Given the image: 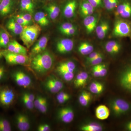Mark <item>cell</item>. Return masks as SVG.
Returning <instances> with one entry per match:
<instances>
[{
	"label": "cell",
	"instance_id": "obj_1",
	"mask_svg": "<svg viewBox=\"0 0 131 131\" xmlns=\"http://www.w3.org/2000/svg\"><path fill=\"white\" fill-rule=\"evenodd\" d=\"M54 63V58L47 51H43L34 56L31 61L32 69L40 74L47 73L51 69Z\"/></svg>",
	"mask_w": 131,
	"mask_h": 131
},
{
	"label": "cell",
	"instance_id": "obj_2",
	"mask_svg": "<svg viewBox=\"0 0 131 131\" xmlns=\"http://www.w3.org/2000/svg\"><path fill=\"white\" fill-rule=\"evenodd\" d=\"M41 31V27L38 24H34L24 26V30L20 37L27 48H30L34 44Z\"/></svg>",
	"mask_w": 131,
	"mask_h": 131
},
{
	"label": "cell",
	"instance_id": "obj_3",
	"mask_svg": "<svg viewBox=\"0 0 131 131\" xmlns=\"http://www.w3.org/2000/svg\"><path fill=\"white\" fill-rule=\"evenodd\" d=\"M16 94L13 89L8 86L0 87V106L8 108L14 103Z\"/></svg>",
	"mask_w": 131,
	"mask_h": 131
},
{
	"label": "cell",
	"instance_id": "obj_4",
	"mask_svg": "<svg viewBox=\"0 0 131 131\" xmlns=\"http://www.w3.org/2000/svg\"><path fill=\"white\" fill-rule=\"evenodd\" d=\"M109 105L113 114L116 117L126 114L131 109L130 103L121 98H115L111 100Z\"/></svg>",
	"mask_w": 131,
	"mask_h": 131
},
{
	"label": "cell",
	"instance_id": "obj_5",
	"mask_svg": "<svg viewBox=\"0 0 131 131\" xmlns=\"http://www.w3.org/2000/svg\"><path fill=\"white\" fill-rule=\"evenodd\" d=\"M113 34L117 37H126L131 36V24L124 20H118L115 21Z\"/></svg>",
	"mask_w": 131,
	"mask_h": 131
},
{
	"label": "cell",
	"instance_id": "obj_6",
	"mask_svg": "<svg viewBox=\"0 0 131 131\" xmlns=\"http://www.w3.org/2000/svg\"><path fill=\"white\" fill-rule=\"evenodd\" d=\"M1 52L6 62L10 65L24 64L28 62L27 56L13 53L7 50L1 51Z\"/></svg>",
	"mask_w": 131,
	"mask_h": 131
},
{
	"label": "cell",
	"instance_id": "obj_7",
	"mask_svg": "<svg viewBox=\"0 0 131 131\" xmlns=\"http://www.w3.org/2000/svg\"><path fill=\"white\" fill-rule=\"evenodd\" d=\"M13 80L19 86L24 88H29L32 84L30 77L24 71L17 70L11 74Z\"/></svg>",
	"mask_w": 131,
	"mask_h": 131
},
{
	"label": "cell",
	"instance_id": "obj_8",
	"mask_svg": "<svg viewBox=\"0 0 131 131\" xmlns=\"http://www.w3.org/2000/svg\"><path fill=\"white\" fill-rule=\"evenodd\" d=\"M119 82L122 88L131 93V64L126 67L121 73Z\"/></svg>",
	"mask_w": 131,
	"mask_h": 131
},
{
	"label": "cell",
	"instance_id": "obj_9",
	"mask_svg": "<svg viewBox=\"0 0 131 131\" xmlns=\"http://www.w3.org/2000/svg\"><path fill=\"white\" fill-rule=\"evenodd\" d=\"M74 46V42L73 40L70 39H63L57 43L56 50L60 54H66L72 50Z\"/></svg>",
	"mask_w": 131,
	"mask_h": 131
},
{
	"label": "cell",
	"instance_id": "obj_10",
	"mask_svg": "<svg viewBox=\"0 0 131 131\" xmlns=\"http://www.w3.org/2000/svg\"><path fill=\"white\" fill-rule=\"evenodd\" d=\"M58 115L59 119L66 124H69L72 122L74 117V111L70 107L61 108L59 110Z\"/></svg>",
	"mask_w": 131,
	"mask_h": 131
},
{
	"label": "cell",
	"instance_id": "obj_11",
	"mask_svg": "<svg viewBox=\"0 0 131 131\" xmlns=\"http://www.w3.org/2000/svg\"><path fill=\"white\" fill-rule=\"evenodd\" d=\"M117 16H120L124 18H128L131 16V5L129 2H124L117 7L115 12Z\"/></svg>",
	"mask_w": 131,
	"mask_h": 131
},
{
	"label": "cell",
	"instance_id": "obj_12",
	"mask_svg": "<svg viewBox=\"0 0 131 131\" xmlns=\"http://www.w3.org/2000/svg\"><path fill=\"white\" fill-rule=\"evenodd\" d=\"M17 127L21 131H28L30 127V124L28 117L24 114H19L16 117Z\"/></svg>",
	"mask_w": 131,
	"mask_h": 131
},
{
	"label": "cell",
	"instance_id": "obj_13",
	"mask_svg": "<svg viewBox=\"0 0 131 131\" xmlns=\"http://www.w3.org/2000/svg\"><path fill=\"white\" fill-rule=\"evenodd\" d=\"M48 41V38L46 36H43L39 39L31 49V55L34 56L43 51L47 46Z\"/></svg>",
	"mask_w": 131,
	"mask_h": 131
},
{
	"label": "cell",
	"instance_id": "obj_14",
	"mask_svg": "<svg viewBox=\"0 0 131 131\" xmlns=\"http://www.w3.org/2000/svg\"><path fill=\"white\" fill-rule=\"evenodd\" d=\"M7 49L10 52L27 56V49L16 40L9 42Z\"/></svg>",
	"mask_w": 131,
	"mask_h": 131
},
{
	"label": "cell",
	"instance_id": "obj_15",
	"mask_svg": "<svg viewBox=\"0 0 131 131\" xmlns=\"http://www.w3.org/2000/svg\"><path fill=\"white\" fill-rule=\"evenodd\" d=\"M98 19L96 16L91 15L84 17L83 24L88 34L93 32L96 28Z\"/></svg>",
	"mask_w": 131,
	"mask_h": 131
},
{
	"label": "cell",
	"instance_id": "obj_16",
	"mask_svg": "<svg viewBox=\"0 0 131 131\" xmlns=\"http://www.w3.org/2000/svg\"><path fill=\"white\" fill-rule=\"evenodd\" d=\"M6 27L15 35H20L24 30V26L18 24L14 18H11L6 22Z\"/></svg>",
	"mask_w": 131,
	"mask_h": 131
},
{
	"label": "cell",
	"instance_id": "obj_17",
	"mask_svg": "<svg viewBox=\"0 0 131 131\" xmlns=\"http://www.w3.org/2000/svg\"><path fill=\"white\" fill-rule=\"evenodd\" d=\"M77 7V3L75 0H71L65 5L63 10L64 15L68 18H72L74 15Z\"/></svg>",
	"mask_w": 131,
	"mask_h": 131
},
{
	"label": "cell",
	"instance_id": "obj_18",
	"mask_svg": "<svg viewBox=\"0 0 131 131\" xmlns=\"http://www.w3.org/2000/svg\"><path fill=\"white\" fill-rule=\"evenodd\" d=\"M106 51L111 55L118 54L121 49V45L119 42L115 40H111L107 42L105 45Z\"/></svg>",
	"mask_w": 131,
	"mask_h": 131
},
{
	"label": "cell",
	"instance_id": "obj_19",
	"mask_svg": "<svg viewBox=\"0 0 131 131\" xmlns=\"http://www.w3.org/2000/svg\"><path fill=\"white\" fill-rule=\"evenodd\" d=\"M13 0H2L0 2V15L5 16L12 12L13 6Z\"/></svg>",
	"mask_w": 131,
	"mask_h": 131
},
{
	"label": "cell",
	"instance_id": "obj_20",
	"mask_svg": "<svg viewBox=\"0 0 131 131\" xmlns=\"http://www.w3.org/2000/svg\"><path fill=\"white\" fill-rule=\"evenodd\" d=\"M95 116L98 119L103 120L107 119L110 114V110L107 106L101 105L97 107L95 110Z\"/></svg>",
	"mask_w": 131,
	"mask_h": 131
},
{
	"label": "cell",
	"instance_id": "obj_21",
	"mask_svg": "<svg viewBox=\"0 0 131 131\" xmlns=\"http://www.w3.org/2000/svg\"><path fill=\"white\" fill-rule=\"evenodd\" d=\"M89 78L88 73L85 71H81L76 76L74 81L75 87L77 88L84 86L86 83Z\"/></svg>",
	"mask_w": 131,
	"mask_h": 131
},
{
	"label": "cell",
	"instance_id": "obj_22",
	"mask_svg": "<svg viewBox=\"0 0 131 131\" xmlns=\"http://www.w3.org/2000/svg\"><path fill=\"white\" fill-rule=\"evenodd\" d=\"M76 65L71 61H66L61 63L57 66V71L58 73L61 72H74Z\"/></svg>",
	"mask_w": 131,
	"mask_h": 131
},
{
	"label": "cell",
	"instance_id": "obj_23",
	"mask_svg": "<svg viewBox=\"0 0 131 131\" xmlns=\"http://www.w3.org/2000/svg\"><path fill=\"white\" fill-rule=\"evenodd\" d=\"M94 46L87 42H82L78 47L79 52L83 56L89 55L93 51Z\"/></svg>",
	"mask_w": 131,
	"mask_h": 131
},
{
	"label": "cell",
	"instance_id": "obj_24",
	"mask_svg": "<svg viewBox=\"0 0 131 131\" xmlns=\"http://www.w3.org/2000/svg\"><path fill=\"white\" fill-rule=\"evenodd\" d=\"M34 18L36 22L39 25L45 26L49 25V19L47 18V15L44 12H37L35 15Z\"/></svg>",
	"mask_w": 131,
	"mask_h": 131
},
{
	"label": "cell",
	"instance_id": "obj_25",
	"mask_svg": "<svg viewBox=\"0 0 131 131\" xmlns=\"http://www.w3.org/2000/svg\"><path fill=\"white\" fill-rule=\"evenodd\" d=\"M92 99V96L90 93L83 91L80 94L78 97V101L81 105L83 107L87 106L90 103Z\"/></svg>",
	"mask_w": 131,
	"mask_h": 131
},
{
	"label": "cell",
	"instance_id": "obj_26",
	"mask_svg": "<svg viewBox=\"0 0 131 131\" xmlns=\"http://www.w3.org/2000/svg\"><path fill=\"white\" fill-rule=\"evenodd\" d=\"M50 18L52 20H54L57 18L60 13V8L58 6L55 4H51L47 6L46 8Z\"/></svg>",
	"mask_w": 131,
	"mask_h": 131
},
{
	"label": "cell",
	"instance_id": "obj_27",
	"mask_svg": "<svg viewBox=\"0 0 131 131\" xmlns=\"http://www.w3.org/2000/svg\"><path fill=\"white\" fill-rule=\"evenodd\" d=\"M9 42V35L3 28L0 29V49L7 48Z\"/></svg>",
	"mask_w": 131,
	"mask_h": 131
},
{
	"label": "cell",
	"instance_id": "obj_28",
	"mask_svg": "<svg viewBox=\"0 0 131 131\" xmlns=\"http://www.w3.org/2000/svg\"><path fill=\"white\" fill-rule=\"evenodd\" d=\"M104 89L103 84L101 83L94 81L90 85L89 90L92 93L98 94L101 93Z\"/></svg>",
	"mask_w": 131,
	"mask_h": 131
},
{
	"label": "cell",
	"instance_id": "obj_29",
	"mask_svg": "<svg viewBox=\"0 0 131 131\" xmlns=\"http://www.w3.org/2000/svg\"><path fill=\"white\" fill-rule=\"evenodd\" d=\"M80 129L83 131H101L103 130V127L98 123L92 122L82 126Z\"/></svg>",
	"mask_w": 131,
	"mask_h": 131
},
{
	"label": "cell",
	"instance_id": "obj_30",
	"mask_svg": "<svg viewBox=\"0 0 131 131\" xmlns=\"http://www.w3.org/2000/svg\"><path fill=\"white\" fill-rule=\"evenodd\" d=\"M20 8L21 10L31 14L34 12V5L31 0H21Z\"/></svg>",
	"mask_w": 131,
	"mask_h": 131
},
{
	"label": "cell",
	"instance_id": "obj_31",
	"mask_svg": "<svg viewBox=\"0 0 131 131\" xmlns=\"http://www.w3.org/2000/svg\"><path fill=\"white\" fill-rule=\"evenodd\" d=\"M12 129L9 121L6 118L0 117V131H11Z\"/></svg>",
	"mask_w": 131,
	"mask_h": 131
},
{
	"label": "cell",
	"instance_id": "obj_32",
	"mask_svg": "<svg viewBox=\"0 0 131 131\" xmlns=\"http://www.w3.org/2000/svg\"><path fill=\"white\" fill-rule=\"evenodd\" d=\"M45 86L46 89L52 93H57L60 91L53 84L50 78H49L45 82Z\"/></svg>",
	"mask_w": 131,
	"mask_h": 131
},
{
	"label": "cell",
	"instance_id": "obj_33",
	"mask_svg": "<svg viewBox=\"0 0 131 131\" xmlns=\"http://www.w3.org/2000/svg\"><path fill=\"white\" fill-rule=\"evenodd\" d=\"M70 98V94L63 91H61L56 96L57 101L60 104L65 103L69 100Z\"/></svg>",
	"mask_w": 131,
	"mask_h": 131
},
{
	"label": "cell",
	"instance_id": "obj_34",
	"mask_svg": "<svg viewBox=\"0 0 131 131\" xmlns=\"http://www.w3.org/2000/svg\"><path fill=\"white\" fill-rule=\"evenodd\" d=\"M74 72H61L58 73L59 75L67 82L72 81L74 77Z\"/></svg>",
	"mask_w": 131,
	"mask_h": 131
},
{
	"label": "cell",
	"instance_id": "obj_35",
	"mask_svg": "<svg viewBox=\"0 0 131 131\" xmlns=\"http://www.w3.org/2000/svg\"><path fill=\"white\" fill-rule=\"evenodd\" d=\"M22 100L23 101L24 105L26 107L28 110H32L34 107V102L32 101L27 98L23 94L22 97Z\"/></svg>",
	"mask_w": 131,
	"mask_h": 131
},
{
	"label": "cell",
	"instance_id": "obj_36",
	"mask_svg": "<svg viewBox=\"0 0 131 131\" xmlns=\"http://www.w3.org/2000/svg\"><path fill=\"white\" fill-rule=\"evenodd\" d=\"M108 26H109V24L107 21H101L100 24L98 26H96V28H95L97 36L100 34L105 28Z\"/></svg>",
	"mask_w": 131,
	"mask_h": 131
},
{
	"label": "cell",
	"instance_id": "obj_37",
	"mask_svg": "<svg viewBox=\"0 0 131 131\" xmlns=\"http://www.w3.org/2000/svg\"><path fill=\"white\" fill-rule=\"evenodd\" d=\"M48 108V103L46 98L44 97L42 103L40 104L38 110L42 113L45 114L47 112Z\"/></svg>",
	"mask_w": 131,
	"mask_h": 131
},
{
	"label": "cell",
	"instance_id": "obj_38",
	"mask_svg": "<svg viewBox=\"0 0 131 131\" xmlns=\"http://www.w3.org/2000/svg\"><path fill=\"white\" fill-rule=\"evenodd\" d=\"M88 10H94V8L88 2V1L83 2L80 6V12Z\"/></svg>",
	"mask_w": 131,
	"mask_h": 131
},
{
	"label": "cell",
	"instance_id": "obj_39",
	"mask_svg": "<svg viewBox=\"0 0 131 131\" xmlns=\"http://www.w3.org/2000/svg\"><path fill=\"white\" fill-rule=\"evenodd\" d=\"M50 78L53 84L59 90H61L63 88L64 86L63 83L60 80L53 77H50Z\"/></svg>",
	"mask_w": 131,
	"mask_h": 131
},
{
	"label": "cell",
	"instance_id": "obj_40",
	"mask_svg": "<svg viewBox=\"0 0 131 131\" xmlns=\"http://www.w3.org/2000/svg\"><path fill=\"white\" fill-rule=\"evenodd\" d=\"M103 60V56L102 54L86 62L88 64L91 66H95L100 64Z\"/></svg>",
	"mask_w": 131,
	"mask_h": 131
},
{
	"label": "cell",
	"instance_id": "obj_41",
	"mask_svg": "<svg viewBox=\"0 0 131 131\" xmlns=\"http://www.w3.org/2000/svg\"><path fill=\"white\" fill-rule=\"evenodd\" d=\"M75 27L74 25L73 24L70 23H68V22H66V23H63L61 25L59 26V30L60 31L61 33L63 32L64 31L67 30L73 27Z\"/></svg>",
	"mask_w": 131,
	"mask_h": 131
},
{
	"label": "cell",
	"instance_id": "obj_42",
	"mask_svg": "<svg viewBox=\"0 0 131 131\" xmlns=\"http://www.w3.org/2000/svg\"><path fill=\"white\" fill-rule=\"evenodd\" d=\"M14 18L18 24H20L23 26L29 25V24L22 17L19 15L14 16Z\"/></svg>",
	"mask_w": 131,
	"mask_h": 131
},
{
	"label": "cell",
	"instance_id": "obj_43",
	"mask_svg": "<svg viewBox=\"0 0 131 131\" xmlns=\"http://www.w3.org/2000/svg\"><path fill=\"white\" fill-rule=\"evenodd\" d=\"M92 72L93 75L94 77L98 78L101 77V73L99 68V64L94 66L92 69Z\"/></svg>",
	"mask_w": 131,
	"mask_h": 131
},
{
	"label": "cell",
	"instance_id": "obj_44",
	"mask_svg": "<svg viewBox=\"0 0 131 131\" xmlns=\"http://www.w3.org/2000/svg\"><path fill=\"white\" fill-rule=\"evenodd\" d=\"M19 15L22 17L29 24V25L31 23L32 17L31 14L29 13H28L21 14H19Z\"/></svg>",
	"mask_w": 131,
	"mask_h": 131
},
{
	"label": "cell",
	"instance_id": "obj_45",
	"mask_svg": "<svg viewBox=\"0 0 131 131\" xmlns=\"http://www.w3.org/2000/svg\"><path fill=\"white\" fill-rule=\"evenodd\" d=\"M102 54L99 52H93L90 54H89L88 56L86 58V62H89V61H91L92 59L95 58L100 56Z\"/></svg>",
	"mask_w": 131,
	"mask_h": 131
},
{
	"label": "cell",
	"instance_id": "obj_46",
	"mask_svg": "<svg viewBox=\"0 0 131 131\" xmlns=\"http://www.w3.org/2000/svg\"><path fill=\"white\" fill-rule=\"evenodd\" d=\"M99 68L101 73V77L105 76L107 73V70L105 64H99Z\"/></svg>",
	"mask_w": 131,
	"mask_h": 131
},
{
	"label": "cell",
	"instance_id": "obj_47",
	"mask_svg": "<svg viewBox=\"0 0 131 131\" xmlns=\"http://www.w3.org/2000/svg\"><path fill=\"white\" fill-rule=\"evenodd\" d=\"M7 71L5 66L0 65V82L4 80L6 75Z\"/></svg>",
	"mask_w": 131,
	"mask_h": 131
},
{
	"label": "cell",
	"instance_id": "obj_48",
	"mask_svg": "<svg viewBox=\"0 0 131 131\" xmlns=\"http://www.w3.org/2000/svg\"><path fill=\"white\" fill-rule=\"evenodd\" d=\"M43 97H42V96H37L35 98V101L34 102V107L35 108L38 109V108L39 107L40 104L42 103V101H43Z\"/></svg>",
	"mask_w": 131,
	"mask_h": 131
},
{
	"label": "cell",
	"instance_id": "obj_49",
	"mask_svg": "<svg viewBox=\"0 0 131 131\" xmlns=\"http://www.w3.org/2000/svg\"><path fill=\"white\" fill-rule=\"evenodd\" d=\"M37 130L38 131H49L51 130V128L48 124H41L38 126Z\"/></svg>",
	"mask_w": 131,
	"mask_h": 131
},
{
	"label": "cell",
	"instance_id": "obj_50",
	"mask_svg": "<svg viewBox=\"0 0 131 131\" xmlns=\"http://www.w3.org/2000/svg\"><path fill=\"white\" fill-rule=\"evenodd\" d=\"M77 31V28L76 27H73L69 30H67L64 31L62 33L63 34L66 35H74Z\"/></svg>",
	"mask_w": 131,
	"mask_h": 131
},
{
	"label": "cell",
	"instance_id": "obj_51",
	"mask_svg": "<svg viewBox=\"0 0 131 131\" xmlns=\"http://www.w3.org/2000/svg\"><path fill=\"white\" fill-rule=\"evenodd\" d=\"M88 1L94 8L100 6L101 3V1L100 0H88Z\"/></svg>",
	"mask_w": 131,
	"mask_h": 131
},
{
	"label": "cell",
	"instance_id": "obj_52",
	"mask_svg": "<svg viewBox=\"0 0 131 131\" xmlns=\"http://www.w3.org/2000/svg\"><path fill=\"white\" fill-rule=\"evenodd\" d=\"M94 10H88L86 11H83V12H80L82 16L83 17L89 16L92 15L93 13Z\"/></svg>",
	"mask_w": 131,
	"mask_h": 131
},
{
	"label": "cell",
	"instance_id": "obj_53",
	"mask_svg": "<svg viewBox=\"0 0 131 131\" xmlns=\"http://www.w3.org/2000/svg\"><path fill=\"white\" fill-rule=\"evenodd\" d=\"M113 0H103L106 8L107 10H111V5Z\"/></svg>",
	"mask_w": 131,
	"mask_h": 131
},
{
	"label": "cell",
	"instance_id": "obj_54",
	"mask_svg": "<svg viewBox=\"0 0 131 131\" xmlns=\"http://www.w3.org/2000/svg\"><path fill=\"white\" fill-rule=\"evenodd\" d=\"M24 95L27 98H28L29 100L32 102H34L35 98H36L34 94H33L30 93H25L24 94Z\"/></svg>",
	"mask_w": 131,
	"mask_h": 131
},
{
	"label": "cell",
	"instance_id": "obj_55",
	"mask_svg": "<svg viewBox=\"0 0 131 131\" xmlns=\"http://www.w3.org/2000/svg\"><path fill=\"white\" fill-rule=\"evenodd\" d=\"M126 129L127 130L131 131V120L126 124Z\"/></svg>",
	"mask_w": 131,
	"mask_h": 131
},
{
	"label": "cell",
	"instance_id": "obj_56",
	"mask_svg": "<svg viewBox=\"0 0 131 131\" xmlns=\"http://www.w3.org/2000/svg\"><path fill=\"white\" fill-rule=\"evenodd\" d=\"M3 57V56L2 53L1 51H0V59L2 58Z\"/></svg>",
	"mask_w": 131,
	"mask_h": 131
},
{
	"label": "cell",
	"instance_id": "obj_57",
	"mask_svg": "<svg viewBox=\"0 0 131 131\" xmlns=\"http://www.w3.org/2000/svg\"><path fill=\"white\" fill-rule=\"evenodd\" d=\"M2 0H0V2H1V1Z\"/></svg>",
	"mask_w": 131,
	"mask_h": 131
},
{
	"label": "cell",
	"instance_id": "obj_58",
	"mask_svg": "<svg viewBox=\"0 0 131 131\" xmlns=\"http://www.w3.org/2000/svg\"><path fill=\"white\" fill-rule=\"evenodd\" d=\"M100 1H101V0H100Z\"/></svg>",
	"mask_w": 131,
	"mask_h": 131
},
{
	"label": "cell",
	"instance_id": "obj_59",
	"mask_svg": "<svg viewBox=\"0 0 131 131\" xmlns=\"http://www.w3.org/2000/svg\"><path fill=\"white\" fill-rule=\"evenodd\" d=\"M49 1H50V0H49Z\"/></svg>",
	"mask_w": 131,
	"mask_h": 131
}]
</instances>
